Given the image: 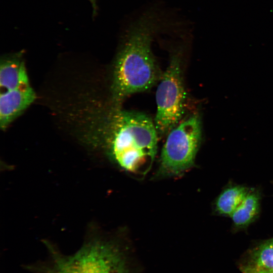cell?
I'll return each mask as SVG.
<instances>
[{
  "label": "cell",
  "instance_id": "obj_1",
  "mask_svg": "<svg viewBox=\"0 0 273 273\" xmlns=\"http://www.w3.org/2000/svg\"><path fill=\"white\" fill-rule=\"evenodd\" d=\"M95 123L90 138L110 160L129 172L145 174L155 158L159 135L150 117L112 105Z\"/></svg>",
  "mask_w": 273,
  "mask_h": 273
},
{
  "label": "cell",
  "instance_id": "obj_2",
  "mask_svg": "<svg viewBox=\"0 0 273 273\" xmlns=\"http://www.w3.org/2000/svg\"><path fill=\"white\" fill-rule=\"evenodd\" d=\"M149 28L131 33L115 61L111 85L112 105L120 106L128 96L150 89L162 76L151 50Z\"/></svg>",
  "mask_w": 273,
  "mask_h": 273
},
{
  "label": "cell",
  "instance_id": "obj_3",
  "mask_svg": "<svg viewBox=\"0 0 273 273\" xmlns=\"http://www.w3.org/2000/svg\"><path fill=\"white\" fill-rule=\"evenodd\" d=\"M51 251L42 273H129L122 252L109 242L93 240L70 255Z\"/></svg>",
  "mask_w": 273,
  "mask_h": 273
},
{
  "label": "cell",
  "instance_id": "obj_4",
  "mask_svg": "<svg viewBox=\"0 0 273 273\" xmlns=\"http://www.w3.org/2000/svg\"><path fill=\"white\" fill-rule=\"evenodd\" d=\"M156 176H177L194 164L202 140L201 119L193 114L180 121L167 134Z\"/></svg>",
  "mask_w": 273,
  "mask_h": 273
},
{
  "label": "cell",
  "instance_id": "obj_5",
  "mask_svg": "<svg viewBox=\"0 0 273 273\" xmlns=\"http://www.w3.org/2000/svg\"><path fill=\"white\" fill-rule=\"evenodd\" d=\"M186 99L180 59L174 55L162 73L156 92L154 122L159 136L167 134L181 121Z\"/></svg>",
  "mask_w": 273,
  "mask_h": 273
},
{
  "label": "cell",
  "instance_id": "obj_6",
  "mask_svg": "<svg viewBox=\"0 0 273 273\" xmlns=\"http://www.w3.org/2000/svg\"><path fill=\"white\" fill-rule=\"evenodd\" d=\"M0 93V125L5 129L32 103L36 95L29 80Z\"/></svg>",
  "mask_w": 273,
  "mask_h": 273
},
{
  "label": "cell",
  "instance_id": "obj_7",
  "mask_svg": "<svg viewBox=\"0 0 273 273\" xmlns=\"http://www.w3.org/2000/svg\"><path fill=\"white\" fill-rule=\"evenodd\" d=\"M243 273H261L273 271V238L261 243L250 251L240 266Z\"/></svg>",
  "mask_w": 273,
  "mask_h": 273
},
{
  "label": "cell",
  "instance_id": "obj_8",
  "mask_svg": "<svg viewBox=\"0 0 273 273\" xmlns=\"http://www.w3.org/2000/svg\"><path fill=\"white\" fill-rule=\"evenodd\" d=\"M28 80L23 61L17 58H9L1 61L0 68V92L12 89Z\"/></svg>",
  "mask_w": 273,
  "mask_h": 273
},
{
  "label": "cell",
  "instance_id": "obj_9",
  "mask_svg": "<svg viewBox=\"0 0 273 273\" xmlns=\"http://www.w3.org/2000/svg\"><path fill=\"white\" fill-rule=\"evenodd\" d=\"M260 200L258 191L249 190L243 201L230 216L236 228H246L255 219L259 212Z\"/></svg>",
  "mask_w": 273,
  "mask_h": 273
},
{
  "label": "cell",
  "instance_id": "obj_10",
  "mask_svg": "<svg viewBox=\"0 0 273 273\" xmlns=\"http://www.w3.org/2000/svg\"><path fill=\"white\" fill-rule=\"evenodd\" d=\"M249 191L248 188L243 186L227 187L216 200V211L220 214L231 216L243 201Z\"/></svg>",
  "mask_w": 273,
  "mask_h": 273
},
{
  "label": "cell",
  "instance_id": "obj_11",
  "mask_svg": "<svg viewBox=\"0 0 273 273\" xmlns=\"http://www.w3.org/2000/svg\"><path fill=\"white\" fill-rule=\"evenodd\" d=\"M261 273H273V271H269V272H261Z\"/></svg>",
  "mask_w": 273,
  "mask_h": 273
},
{
  "label": "cell",
  "instance_id": "obj_12",
  "mask_svg": "<svg viewBox=\"0 0 273 273\" xmlns=\"http://www.w3.org/2000/svg\"><path fill=\"white\" fill-rule=\"evenodd\" d=\"M91 1L93 2V0H90Z\"/></svg>",
  "mask_w": 273,
  "mask_h": 273
}]
</instances>
